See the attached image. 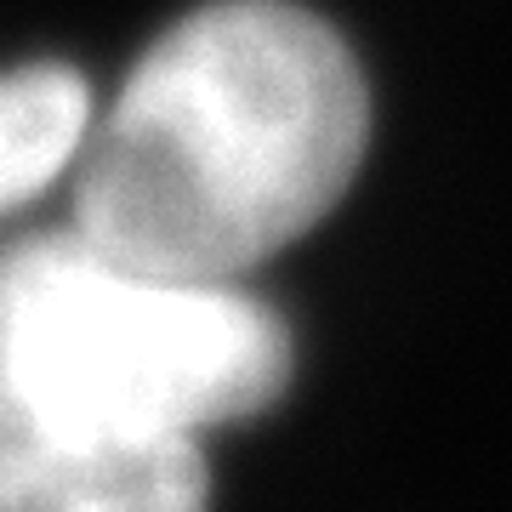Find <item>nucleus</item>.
Here are the masks:
<instances>
[{
  "label": "nucleus",
  "instance_id": "obj_1",
  "mask_svg": "<svg viewBox=\"0 0 512 512\" xmlns=\"http://www.w3.org/2000/svg\"><path fill=\"white\" fill-rule=\"evenodd\" d=\"M348 40L291 0H217L165 29L86 126L74 228L188 285H234L302 239L365 160Z\"/></svg>",
  "mask_w": 512,
  "mask_h": 512
},
{
  "label": "nucleus",
  "instance_id": "obj_2",
  "mask_svg": "<svg viewBox=\"0 0 512 512\" xmlns=\"http://www.w3.org/2000/svg\"><path fill=\"white\" fill-rule=\"evenodd\" d=\"M0 376L69 416L200 439L285 393L291 330L234 285L148 274L57 228L0 251Z\"/></svg>",
  "mask_w": 512,
  "mask_h": 512
},
{
  "label": "nucleus",
  "instance_id": "obj_3",
  "mask_svg": "<svg viewBox=\"0 0 512 512\" xmlns=\"http://www.w3.org/2000/svg\"><path fill=\"white\" fill-rule=\"evenodd\" d=\"M200 439L131 433L0 376V512H205Z\"/></svg>",
  "mask_w": 512,
  "mask_h": 512
},
{
  "label": "nucleus",
  "instance_id": "obj_4",
  "mask_svg": "<svg viewBox=\"0 0 512 512\" xmlns=\"http://www.w3.org/2000/svg\"><path fill=\"white\" fill-rule=\"evenodd\" d=\"M92 126V92L63 63L0 74V217L29 205L74 165Z\"/></svg>",
  "mask_w": 512,
  "mask_h": 512
}]
</instances>
